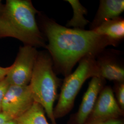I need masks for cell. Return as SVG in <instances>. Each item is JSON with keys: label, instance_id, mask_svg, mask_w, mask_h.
<instances>
[{"label": "cell", "instance_id": "19", "mask_svg": "<svg viewBox=\"0 0 124 124\" xmlns=\"http://www.w3.org/2000/svg\"><path fill=\"white\" fill-rule=\"evenodd\" d=\"M4 124H17L16 120H10L9 121L6 122V123Z\"/></svg>", "mask_w": 124, "mask_h": 124}, {"label": "cell", "instance_id": "3", "mask_svg": "<svg viewBox=\"0 0 124 124\" xmlns=\"http://www.w3.org/2000/svg\"><path fill=\"white\" fill-rule=\"evenodd\" d=\"M53 65L49 53H38L29 85L34 102L43 108L51 124H57L53 106L58 97L59 82L53 71Z\"/></svg>", "mask_w": 124, "mask_h": 124}, {"label": "cell", "instance_id": "11", "mask_svg": "<svg viewBox=\"0 0 124 124\" xmlns=\"http://www.w3.org/2000/svg\"><path fill=\"white\" fill-rule=\"evenodd\" d=\"M92 30L118 43L124 38V19L119 17L108 20Z\"/></svg>", "mask_w": 124, "mask_h": 124}, {"label": "cell", "instance_id": "12", "mask_svg": "<svg viewBox=\"0 0 124 124\" xmlns=\"http://www.w3.org/2000/svg\"><path fill=\"white\" fill-rule=\"evenodd\" d=\"M46 114L43 108L34 102L29 109L15 120L17 124H50Z\"/></svg>", "mask_w": 124, "mask_h": 124}, {"label": "cell", "instance_id": "16", "mask_svg": "<svg viewBox=\"0 0 124 124\" xmlns=\"http://www.w3.org/2000/svg\"><path fill=\"white\" fill-rule=\"evenodd\" d=\"M12 66L8 67H2L0 66V80L5 79L11 69Z\"/></svg>", "mask_w": 124, "mask_h": 124}, {"label": "cell", "instance_id": "8", "mask_svg": "<svg viewBox=\"0 0 124 124\" xmlns=\"http://www.w3.org/2000/svg\"><path fill=\"white\" fill-rule=\"evenodd\" d=\"M104 79L93 77L85 93L78 110L72 116L68 124H85L91 114L98 96L103 88Z\"/></svg>", "mask_w": 124, "mask_h": 124}, {"label": "cell", "instance_id": "10", "mask_svg": "<svg viewBox=\"0 0 124 124\" xmlns=\"http://www.w3.org/2000/svg\"><path fill=\"white\" fill-rule=\"evenodd\" d=\"M96 62L99 77L116 82H124V68L118 62L108 57L99 58Z\"/></svg>", "mask_w": 124, "mask_h": 124}, {"label": "cell", "instance_id": "5", "mask_svg": "<svg viewBox=\"0 0 124 124\" xmlns=\"http://www.w3.org/2000/svg\"><path fill=\"white\" fill-rule=\"evenodd\" d=\"M38 53L36 47L31 46L25 45L19 48L11 69L5 78L9 85H29Z\"/></svg>", "mask_w": 124, "mask_h": 124}, {"label": "cell", "instance_id": "18", "mask_svg": "<svg viewBox=\"0 0 124 124\" xmlns=\"http://www.w3.org/2000/svg\"><path fill=\"white\" fill-rule=\"evenodd\" d=\"M93 124H124L123 121L120 119L110 120L104 122H98Z\"/></svg>", "mask_w": 124, "mask_h": 124}, {"label": "cell", "instance_id": "7", "mask_svg": "<svg viewBox=\"0 0 124 124\" xmlns=\"http://www.w3.org/2000/svg\"><path fill=\"white\" fill-rule=\"evenodd\" d=\"M123 111L118 105L112 89H102L91 114L85 124H93L120 119Z\"/></svg>", "mask_w": 124, "mask_h": 124}, {"label": "cell", "instance_id": "14", "mask_svg": "<svg viewBox=\"0 0 124 124\" xmlns=\"http://www.w3.org/2000/svg\"><path fill=\"white\" fill-rule=\"evenodd\" d=\"M116 87V100L121 109L124 110V82H117Z\"/></svg>", "mask_w": 124, "mask_h": 124}, {"label": "cell", "instance_id": "1", "mask_svg": "<svg viewBox=\"0 0 124 124\" xmlns=\"http://www.w3.org/2000/svg\"><path fill=\"white\" fill-rule=\"evenodd\" d=\"M44 31L48 41L46 48L58 71L67 76L75 64L87 56L96 57L108 46L118 43L93 30L71 29L48 19Z\"/></svg>", "mask_w": 124, "mask_h": 124}, {"label": "cell", "instance_id": "15", "mask_svg": "<svg viewBox=\"0 0 124 124\" xmlns=\"http://www.w3.org/2000/svg\"><path fill=\"white\" fill-rule=\"evenodd\" d=\"M9 86V83L5 78L0 80V113L2 112V105L3 98Z\"/></svg>", "mask_w": 124, "mask_h": 124}, {"label": "cell", "instance_id": "17", "mask_svg": "<svg viewBox=\"0 0 124 124\" xmlns=\"http://www.w3.org/2000/svg\"><path fill=\"white\" fill-rule=\"evenodd\" d=\"M13 120L9 115L1 112L0 113V124H4L11 120Z\"/></svg>", "mask_w": 124, "mask_h": 124}, {"label": "cell", "instance_id": "2", "mask_svg": "<svg viewBox=\"0 0 124 124\" xmlns=\"http://www.w3.org/2000/svg\"><path fill=\"white\" fill-rule=\"evenodd\" d=\"M38 12L31 0H7L0 13V38L12 37L25 45L46 48L36 21Z\"/></svg>", "mask_w": 124, "mask_h": 124}, {"label": "cell", "instance_id": "20", "mask_svg": "<svg viewBox=\"0 0 124 124\" xmlns=\"http://www.w3.org/2000/svg\"></svg>", "mask_w": 124, "mask_h": 124}, {"label": "cell", "instance_id": "6", "mask_svg": "<svg viewBox=\"0 0 124 124\" xmlns=\"http://www.w3.org/2000/svg\"><path fill=\"white\" fill-rule=\"evenodd\" d=\"M34 102L29 85H9L3 98L2 112L15 120L29 109Z\"/></svg>", "mask_w": 124, "mask_h": 124}, {"label": "cell", "instance_id": "9", "mask_svg": "<svg viewBox=\"0 0 124 124\" xmlns=\"http://www.w3.org/2000/svg\"><path fill=\"white\" fill-rule=\"evenodd\" d=\"M124 11V0H101L91 24V30L108 20L118 18Z\"/></svg>", "mask_w": 124, "mask_h": 124}, {"label": "cell", "instance_id": "4", "mask_svg": "<svg viewBox=\"0 0 124 124\" xmlns=\"http://www.w3.org/2000/svg\"><path fill=\"white\" fill-rule=\"evenodd\" d=\"M99 77L96 57L87 56L82 58L75 72L66 76L53 115L56 120L64 117L71 111L75 98L85 82L89 78Z\"/></svg>", "mask_w": 124, "mask_h": 124}, {"label": "cell", "instance_id": "13", "mask_svg": "<svg viewBox=\"0 0 124 124\" xmlns=\"http://www.w3.org/2000/svg\"><path fill=\"white\" fill-rule=\"evenodd\" d=\"M73 10V16L66 25L67 28L73 27V29L85 30V27L89 21L85 18L84 15L87 13V9L80 3L79 0H67Z\"/></svg>", "mask_w": 124, "mask_h": 124}]
</instances>
